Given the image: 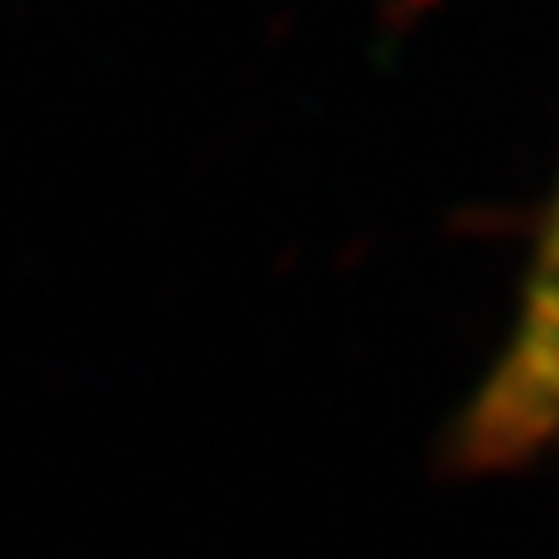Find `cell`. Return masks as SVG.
I'll use <instances>...</instances> for the list:
<instances>
[{"label":"cell","instance_id":"6da1fadb","mask_svg":"<svg viewBox=\"0 0 559 559\" xmlns=\"http://www.w3.org/2000/svg\"><path fill=\"white\" fill-rule=\"evenodd\" d=\"M559 452V187L540 219L513 322L452 429L462 471L499 476Z\"/></svg>","mask_w":559,"mask_h":559}]
</instances>
